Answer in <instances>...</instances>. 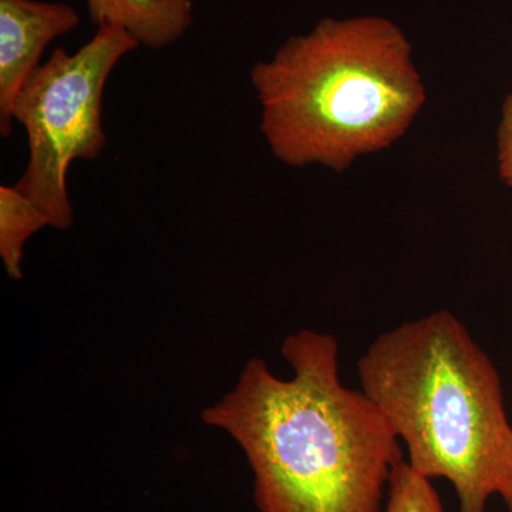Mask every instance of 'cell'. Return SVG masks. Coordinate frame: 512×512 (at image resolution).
<instances>
[{
  "label": "cell",
  "mask_w": 512,
  "mask_h": 512,
  "mask_svg": "<svg viewBox=\"0 0 512 512\" xmlns=\"http://www.w3.org/2000/svg\"><path fill=\"white\" fill-rule=\"evenodd\" d=\"M90 19L99 28L113 25L138 46L164 49L188 32L195 0H86Z\"/></svg>",
  "instance_id": "obj_6"
},
{
  "label": "cell",
  "mask_w": 512,
  "mask_h": 512,
  "mask_svg": "<svg viewBox=\"0 0 512 512\" xmlns=\"http://www.w3.org/2000/svg\"><path fill=\"white\" fill-rule=\"evenodd\" d=\"M362 392L420 476L453 485L457 512H487L512 464L500 373L448 311L377 336L357 362Z\"/></svg>",
  "instance_id": "obj_2"
},
{
  "label": "cell",
  "mask_w": 512,
  "mask_h": 512,
  "mask_svg": "<svg viewBox=\"0 0 512 512\" xmlns=\"http://www.w3.org/2000/svg\"><path fill=\"white\" fill-rule=\"evenodd\" d=\"M251 80L262 133L293 167L346 170L399 140L426 100L412 46L383 18L320 20L256 63Z\"/></svg>",
  "instance_id": "obj_3"
},
{
  "label": "cell",
  "mask_w": 512,
  "mask_h": 512,
  "mask_svg": "<svg viewBox=\"0 0 512 512\" xmlns=\"http://www.w3.org/2000/svg\"><path fill=\"white\" fill-rule=\"evenodd\" d=\"M137 47L123 29L101 25L76 53L53 50L20 90L13 120L28 134L29 161L15 185L45 212L52 228L73 225L67 171L73 161L97 160L106 148L104 87L116 64Z\"/></svg>",
  "instance_id": "obj_4"
},
{
  "label": "cell",
  "mask_w": 512,
  "mask_h": 512,
  "mask_svg": "<svg viewBox=\"0 0 512 512\" xmlns=\"http://www.w3.org/2000/svg\"><path fill=\"white\" fill-rule=\"evenodd\" d=\"M384 512H444V507L431 480L403 458L390 474Z\"/></svg>",
  "instance_id": "obj_8"
},
{
  "label": "cell",
  "mask_w": 512,
  "mask_h": 512,
  "mask_svg": "<svg viewBox=\"0 0 512 512\" xmlns=\"http://www.w3.org/2000/svg\"><path fill=\"white\" fill-rule=\"evenodd\" d=\"M73 6L45 0H0V133L12 134L13 107L40 57L57 37L79 28Z\"/></svg>",
  "instance_id": "obj_5"
},
{
  "label": "cell",
  "mask_w": 512,
  "mask_h": 512,
  "mask_svg": "<svg viewBox=\"0 0 512 512\" xmlns=\"http://www.w3.org/2000/svg\"><path fill=\"white\" fill-rule=\"evenodd\" d=\"M498 168L504 183L512 187V93L504 101L497 134Z\"/></svg>",
  "instance_id": "obj_9"
},
{
  "label": "cell",
  "mask_w": 512,
  "mask_h": 512,
  "mask_svg": "<svg viewBox=\"0 0 512 512\" xmlns=\"http://www.w3.org/2000/svg\"><path fill=\"white\" fill-rule=\"evenodd\" d=\"M498 495L503 498L507 511L512 512V464L510 470H508L507 476L504 478V483L501 485V490Z\"/></svg>",
  "instance_id": "obj_10"
},
{
  "label": "cell",
  "mask_w": 512,
  "mask_h": 512,
  "mask_svg": "<svg viewBox=\"0 0 512 512\" xmlns=\"http://www.w3.org/2000/svg\"><path fill=\"white\" fill-rule=\"evenodd\" d=\"M279 379L251 359L231 392L201 414L244 451L261 512H382L399 437L362 390L340 380L339 342L303 329L285 339Z\"/></svg>",
  "instance_id": "obj_1"
},
{
  "label": "cell",
  "mask_w": 512,
  "mask_h": 512,
  "mask_svg": "<svg viewBox=\"0 0 512 512\" xmlns=\"http://www.w3.org/2000/svg\"><path fill=\"white\" fill-rule=\"evenodd\" d=\"M50 227L45 212L16 185L0 187V258L9 278L22 279L23 251L37 231Z\"/></svg>",
  "instance_id": "obj_7"
}]
</instances>
